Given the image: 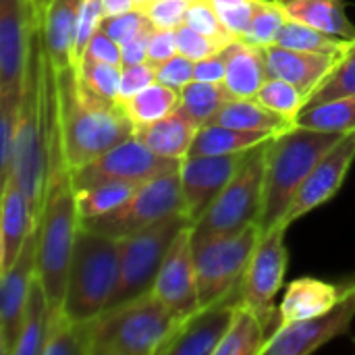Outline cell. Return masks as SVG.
<instances>
[{
	"label": "cell",
	"mask_w": 355,
	"mask_h": 355,
	"mask_svg": "<svg viewBox=\"0 0 355 355\" xmlns=\"http://www.w3.org/2000/svg\"><path fill=\"white\" fill-rule=\"evenodd\" d=\"M44 42L42 27L35 23L29 42V56L23 81V100L19 129L12 148L10 177L23 191L33 223L40 220L46 196V168H48V129H46V100H44Z\"/></svg>",
	"instance_id": "cell-1"
},
{
	"label": "cell",
	"mask_w": 355,
	"mask_h": 355,
	"mask_svg": "<svg viewBox=\"0 0 355 355\" xmlns=\"http://www.w3.org/2000/svg\"><path fill=\"white\" fill-rule=\"evenodd\" d=\"M343 137L337 131L293 127L270 139L264 175V202L258 225L264 231L283 225L295 196L320 162V158Z\"/></svg>",
	"instance_id": "cell-2"
},
{
	"label": "cell",
	"mask_w": 355,
	"mask_h": 355,
	"mask_svg": "<svg viewBox=\"0 0 355 355\" xmlns=\"http://www.w3.org/2000/svg\"><path fill=\"white\" fill-rule=\"evenodd\" d=\"M181 320L148 291L85 322L87 355H160Z\"/></svg>",
	"instance_id": "cell-3"
},
{
	"label": "cell",
	"mask_w": 355,
	"mask_h": 355,
	"mask_svg": "<svg viewBox=\"0 0 355 355\" xmlns=\"http://www.w3.org/2000/svg\"><path fill=\"white\" fill-rule=\"evenodd\" d=\"M58 110L62 127V144L67 162L73 171L94 162L116 144L135 133L125 110L116 106H100L83 100L77 92L75 69L56 71Z\"/></svg>",
	"instance_id": "cell-4"
},
{
	"label": "cell",
	"mask_w": 355,
	"mask_h": 355,
	"mask_svg": "<svg viewBox=\"0 0 355 355\" xmlns=\"http://www.w3.org/2000/svg\"><path fill=\"white\" fill-rule=\"evenodd\" d=\"M119 239L79 225L69 264L64 314L73 322H87L108 310L119 283Z\"/></svg>",
	"instance_id": "cell-5"
},
{
	"label": "cell",
	"mask_w": 355,
	"mask_h": 355,
	"mask_svg": "<svg viewBox=\"0 0 355 355\" xmlns=\"http://www.w3.org/2000/svg\"><path fill=\"white\" fill-rule=\"evenodd\" d=\"M268 144L254 148L229 185L218 193L212 206L193 223V243L208 241L220 235L243 231L252 223H258L264 202V175Z\"/></svg>",
	"instance_id": "cell-6"
},
{
	"label": "cell",
	"mask_w": 355,
	"mask_h": 355,
	"mask_svg": "<svg viewBox=\"0 0 355 355\" xmlns=\"http://www.w3.org/2000/svg\"><path fill=\"white\" fill-rule=\"evenodd\" d=\"M260 235V225L252 223L243 231L193 243L200 308L214 306L241 289V279Z\"/></svg>",
	"instance_id": "cell-7"
},
{
	"label": "cell",
	"mask_w": 355,
	"mask_h": 355,
	"mask_svg": "<svg viewBox=\"0 0 355 355\" xmlns=\"http://www.w3.org/2000/svg\"><path fill=\"white\" fill-rule=\"evenodd\" d=\"M187 225L193 223L185 216V212H177L135 235L119 239V252H121L119 283L108 308L127 304L152 291L171 243Z\"/></svg>",
	"instance_id": "cell-8"
},
{
	"label": "cell",
	"mask_w": 355,
	"mask_h": 355,
	"mask_svg": "<svg viewBox=\"0 0 355 355\" xmlns=\"http://www.w3.org/2000/svg\"><path fill=\"white\" fill-rule=\"evenodd\" d=\"M177 212H183L179 171L146 181L121 208L89 220H81V227L112 239H123Z\"/></svg>",
	"instance_id": "cell-9"
},
{
	"label": "cell",
	"mask_w": 355,
	"mask_h": 355,
	"mask_svg": "<svg viewBox=\"0 0 355 355\" xmlns=\"http://www.w3.org/2000/svg\"><path fill=\"white\" fill-rule=\"evenodd\" d=\"M287 225H277L264 231L258 239V245L250 258L245 275L241 279V300L250 306L260 318L270 327L275 322L277 329V310L275 297L283 289L287 266H289V252L285 243Z\"/></svg>",
	"instance_id": "cell-10"
},
{
	"label": "cell",
	"mask_w": 355,
	"mask_h": 355,
	"mask_svg": "<svg viewBox=\"0 0 355 355\" xmlns=\"http://www.w3.org/2000/svg\"><path fill=\"white\" fill-rule=\"evenodd\" d=\"M181 168V160H171L152 152L135 133L116 144L112 150L96 158L94 162L73 171L75 189H85L104 181H135L146 183L154 177L175 173Z\"/></svg>",
	"instance_id": "cell-11"
},
{
	"label": "cell",
	"mask_w": 355,
	"mask_h": 355,
	"mask_svg": "<svg viewBox=\"0 0 355 355\" xmlns=\"http://www.w3.org/2000/svg\"><path fill=\"white\" fill-rule=\"evenodd\" d=\"M355 320V277L345 281V293L341 302L327 314L279 327L268 337L262 355H308L318 352L337 337H343L352 331Z\"/></svg>",
	"instance_id": "cell-12"
},
{
	"label": "cell",
	"mask_w": 355,
	"mask_h": 355,
	"mask_svg": "<svg viewBox=\"0 0 355 355\" xmlns=\"http://www.w3.org/2000/svg\"><path fill=\"white\" fill-rule=\"evenodd\" d=\"M37 256H40V220L33 223L17 260L2 272L0 283V354L12 355L21 333L23 310L37 279Z\"/></svg>",
	"instance_id": "cell-13"
},
{
	"label": "cell",
	"mask_w": 355,
	"mask_h": 355,
	"mask_svg": "<svg viewBox=\"0 0 355 355\" xmlns=\"http://www.w3.org/2000/svg\"><path fill=\"white\" fill-rule=\"evenodd\" d=\"M252 150L225 156H187L181 160L183 212L196 223L212 206L218 193L229 185Z\"/></svg>",
	"instance_id": "cell-14"
},
{
	"label": "cell",
	"mask_w": 355,
	"mask_h": 355,
	"mask_svg": "<svg viewBox=\"0 0 355 355\" xmlns=\"http://www.w3.org/2000/svg\"><path fill=\"white\" fill-rule=\"evenodd\" d=\"M191 229L193 225H187L175 237L152 287L154 295L179 320H185L187 316L200 310Z\"/></svg>",
	"instance_id": "cell-15"
},
{
	"label": "cell",
	"mask_w": 355,
	"mask_h": 355,
	"mask_svg": "<svg viewBox=\"0 0 355 355\" xmlns=\"http://www.w3.org/2000/svg\"><path fill=\"white\" fill-rule=\"evenodd\" d=\"M355 162V129L343 133V137L320 158L300 193L295 196L289 212L283 218V225L291 227L295 220L304 218L312 210L324 206L333 200L345 183V177Z\"/></svg>",
	"instance_id": "cell-16"
},
{
	"label": "cell",
	"mask_w": 355,
	"mask_h": 355,
	"mask_svg": "<svg viewBox=\"0 0 355 355\" xmlns=\"http://www.w3.org/2000/svg\"><path fill=\"white\" fill-rule=\"evenodd\" d=\"M29 0H0V94H21L33 31Z\"/></svg>",
	"instance_id": "cell-17"
},
{
	"label": "cell",
	"mask_w": 355,
	"mask_h": 355,
	"mask_svg": "<svg viewBox=\"0 0 355 355\" xmlns=\"http://www.w3.org/2000/svg\"><path fill=\"white\" fill-rule=\"evenodd\" d=\"M243 304L241 289L208 308H200L173 333L160 355H216L220 341L225 339L237 308Z\"/></svg>",
	"instance_id": "cell-18"
},
{
	"label": "cell",
	"mask_w": 355,
	"mask_h": 355,
	"mask_svg": "<svg viewBox=\"0 0 355 355\" xmlns=\"http://www.w3.org/2000/svg\"><path fill=\"white\" fill-rule=\"evenodd\" d=\"M345 283H329L314 277H302L285 287L283 302L277 308V329L306 322L331 312L343 297Z\"/></svg>",
	"instance_id": "cell-19"
},
{
	"label": "cell",
	"mask_w": 355,
	"mask_h": 355,
	"mask_svg": "<svg viewBox=\"0 0 355 355\" xmlns=\"http://www.w3.org/2000/svg\"><path fill=\"white\" fill-rule=\"evenodd\" d=\"M266 56V69L268 77L285 79L300 89H304L310 98L314 87L333 71L337 64V56L327 54H312V52H300L291 48H283L279 44L264 48Z\"/></svg>",
	"instance_id": "cell-20"
},
{
	"label": "cell",
	"mask_w": 355,
	"mask_h": 355,
	"mask_svg": "<svg viewBox=\"0 0 355 355\" xmlns=\"http://www.w3.org/2000/svg\"><path fill=\"white\" fill-rule=\"evenodd\" d=\"M83 0H52L42 19L44 50L56 71L73 67L77 21Z\"/></svg>",
	"instance_id": "cell-21"
},
{
	"label": "cell",
	"mask_w": 355,
	"mask_h": 355,
	"mask_svg": "<svg viewBox=\"0 0 355 355\" xmlns=\"http://www.w3.org/2000/svg\"><path fill=\"white\" fill-rule=\"evenodd\" d=\"M31 227L33 216L23 191L15 179H6L2 183L0 204V275L6 272L17 260Z\"/></svg>",
	"instance_id": "cell-22"
},
{
	"label": "cell",
	"mask_w": 355,
	"mask_h": 355,
	"mask_svg": "<svg viewBox=\"0 0 355 355\" xmlns=\"http://www.w3.org/2000/svg\"><path fill=\"white\" fill-rule=\"evenodd\" d=\"M268 79L264 48L235 40L227 46L225 89L231 98H256Z\"/></svg>",
	"instance_id": "cell-23"
},
{
	"label": "cell",
	"mask_w": 355,
	"mask_h": 355,
	"mask_svg": "<svg viewBox=\"0 0 355 355\" xmlns=\"http://www.w3.org/2000/svg\"><path fill=\"white\" fill-rule=\"evenodd\" d=\"M198 131H200V125H196L183 112L175 110L173 114L152 125L137 127L135 135L158 156H164L171 160H183L189 156V150L193 146Z\"/></svg>",
	"instance_id": "cell-24"
},
{
	"label": "cell",
	"mask_w": 355,
	"mask_h": 355,
	"mask_svg": "<svg viewBox=\"0 0 355 355\" xmlns=\"http://www.w3.org/2000/svg\"><path fill=\"white\" fill-rule=\"evenodd\" d=\"M287 19L355 40V23L345 12V0H275Z\"/></svg>",
	"instance_id": "cell-25"
},
{
	"label": "cell",
	"mask_w": 355,
	"mask_h": 355,
	"mask_svg": "<svg viewBox=\"0 0 355 355\" xmlns=\"http://www.w3.org/2000/svg\"><path fill=\"white\" fill-rule=\"evenodd\" d=\"M210 123L245 131H264L272 135H281L297 127V123H291L285 116L266 108L258 98H231L229 102H225V106L214 114Z\"/></svg>",
	"instance_id": "cell-26"
},
{
	"label": "cell",
	"mask_w": 355,
	"mask_h": 355,
	"mask_svg": "<svg viewBox=\"0 0 355 355\" xmlns=\"http://www.w3.org/2000/svg\"><path fill=\"white\" fill-rule=\"evenodd\" d=\"M272 133L264 131H245V129H235L227 125H216L208 123L200 127L193 146L189 150V156H225V154H237V152H248L254 150L266 141H270Z\"/></svg>",
	"instance_id": "cell-27"
},
{
	"label": "cell",
	"mask_w": 355,
	"mask_h": 355,
	"mask_svg": "<svg viewBox=\"0 0 355 355\" xmlns=\"http://www.w3.org/2000/svg\"><path fill=\"white\" fill-rule=\"evenodd\" d=\"M50 320H52L50 302L42 285V279L37 275V279L31 285L25 310H23L21 333H19L12 355H44V347L48 341V333H50Z\"/></svg>",
	"instance_id": "cell-28"
},
{
	"label": "cell",
	"mask_w": 355,
	"mask_h": 355,
	"mask_svg": "<svg viewBox=\"0 0 355 355\" xmlns=\"http://www.w3.org/2000/svg\"><path fill=\"white\" fill-rule=\"evenodd\" d=\"M121 69L119 64H108L92 58H81L75 67L77 92L83 100L100 106H116L121 89Z\"/></svg>",
	"instance_id": "cell-29"
},
{
	"label": "cell",
	"mask_w": 355,
	"mask_h": 355,
	"mask_svg": "<svg viewBox=\"0 0 355 355\" xmlns=\"http://www.w3.org/2000/svg\"><path fill=\"white\" fill-rule=\"evenodd\" d=\"M268 324L250 306L241 304L233 316V322L220 341L216 355H262L270 337Z\"/></svg>",
	"instance_id": "cell-30"
},
{
	"label": "cell",
	"mask_w": 355,
	"mask_h": 355,
	"mask_svg": "<svg viewBox=\"0 0 355 355\" xmlns=\"http://www.w3.org/2000/svg\"><path fill=\"white\" fill-rule=\"evenodd\" d=\"M283 48H291V50H300V52H312V54H327V56H337L341 58L345 52L352 50L355 40L349 37H341L297 21L287 19L285 25L281 27L277 42Z\"/></svg>",
	"instance_id": "cell-31"
},
{
	"label": "cell",
	"mask_w": 355,
	"mask_h": 355,
	"mask_svg": "<svg viewBox=\"0 0 355 355\" xmlns=\"http://www.w3.org/2000/svg\"><path fill=\"white\" fill-rule=\"evenodd\" d=\"M181 102V92L175 87H168L160 81H154L133 98L119 102V106L125 110L133 127H146L152 125L168 114H173L179 108Z\"/></svg>",
	"instance_id": "cell-32"
},
{
	"label": "cell",
	"mask_w": 355,
	"mask_h": 355,
	"mask_svg": "<svg viewBox=\"0 0 355 355\" xmlns=\"http://www.w3.org/2000/svg\"><path fill=\"white\" fill-rule=\"evenodd\" d=\"M144 183L135 181H104L85 189H77L79 220H89L121 208Z\"/></svg>",
	"instance_id": "cell-33"
},
{
	"label": "cell",
	"mask_w": 355,
	"mask_h": 355,
	"mask_svg": "<svg viewBox=\"0 0 355 355\" xmlns=\"http://www.w3.org/2000/svg\"><path fill=\"white\" fill-rule=\"evenodd\" d=\"M229 100L231 96L227 94L223 83L191 81L187 87L181 89V102L177 110L189 116L196 125L204 127Z\"/></svg>",
	"instance_id": "cell-34"
},
{
	"label": "cell",
	"mask_w": 355,
	"mask_h": 355,
	"mask_svg": "<svg viewBox=\"0 0 355 355\" xmlns=\"http://www.w3.org/2000/svg\"><path fill=\"white\" fill-rule=\"evenodd\" d=\"M297 125L310 129H322V131H337V133L352 131L355 129V94L306 108L300 114Z\"/></svg>",
	"instance_id": "cell-35"
},
{
	"label": "cell",
	"mask_w": 355,
	"mask_h": 355,
	"mask_svg": "<svg viewBox=\"0 0 355 355\" xmlns=\"http://www.w3.org/2000/svg\"><path fill=\"white\" fill-rule=\"evenodd\" d=\"M256 98L266 108L285 116L291 123H297L300 114L304 112V108L308 104V94L304 89H300L297 85H293L285 79H277V77H268Z\"/></svg>",
	"instance_id": "cell-36"
},
{
	"label": "cell",
	"mask_w": 355,
	"mask_h": 355,
	"mask_svg": "<svg viewBox=\"0 0 355 355\" xmlns=\"http://www.w3.org/2000/svg\"><path fill=\"white\" fill-rule=\"evenodd\" d=\"M352 94H355V44L349 52H345L337 60L333 71L314 87V92L308 98L306 108H312V106H318L337 98H345Z\"/></svg>",
	"instance_id": "cell-37"
},
{
	"label": "cell",
	"mask_w": 355,
	"mask_h": 355,
	"mask_svg": "<svg viewBox=\"0 0 355 355\" xmlns=\"http://www.w3.org/2000/svg\"><path fill=\"white\" fill-rule=\"evenodd\" d=\"M44 355H87L85 322H73L67 314H60L50 322Z\"/></svg>",
	"instance_id": "cell-38"
},
{
	"label": "cell",
	"mask_w": 355,
	"mask_h": 355,
	"mask_svg": "<svg viewBox=\"0 0 355 355\" xmlns=\"http://www.w3.org/2000/svg\"><path fill=\"white\" fill-rule=\"evenodd\" d=\"M21 94H0V179L2 183L10 177L15 135L21 116Z\"/></svg>",
	"instance_id": "cell-39"
},
{
	"label": "cell",
	"mask_w": 355,
	"mask_h": 355,
	"mask_svg": "<svg viewBox=\"0 0 355 355\" xmlns=\"http://www.w3.org/2000/svg\"><path fill=\"white\" fill-rule=\"evenodd\" d=\"M285 21H287V17H285L283 8L275 0H264L239 40L252 44V46H260V48L272 46L277 42V35H279L281 27L285 25Z\"/></svg>",
	"instance_id": "cell-40"
},
{
	"label": "cell",
	"mask_w": 355,
	"mask_h": 355,
	"mask_svg": "<svg viewBox=\"0 0 355 355\" xmlns=\"http://www.w3.org/2000/svg\"><path fill=\"white\" fill-rule=\"evenodd\" d=\"M220 23L233 37H241L264 0H208Z\"/></svg>",
	"instance_id": "cell-41"
},
{
	"label": "cell",
	"mask_w": 355,
	"mask_h": 355,
	"mask_svg": "<svg viewBox=\"0 0 355 355\" xmlns=\"http://www.w3.org/2000/svg\"><path fill=\"white\" fill-rule=\"evenodd\" d=\"M185 23L189 27H193L196 31H200V33H204V35L220 42L225 46H229L231 42L237 40V37H233L225 29V25L220 23L218 15L214 12V8L210 6L208 0H193L191 6H189V12H187V21Z\"/></svg>",
	"instance_id": "cell-42"
},
{
	"label": "cell",
	"mask_w": 355,
	"mask_h": 355,
	"mask_svg": "<svg viewBox=\"0 0 355 355\" xmlns=\"http://www.w3.org/2000/svg\"><path fill=\"white\" fill-rule=\"evenodd\" d=\"M104 6L102 0H83L79 21H77V33H75V48H73V69L81 62L83 52L94 37V33L100 29L104 21Z\"/></svg>",
	"instance_id": "cell-43"
},
{
	"label": "cell",
	"mask_w": 355,
	"mask_h": 355,
	"mask_svg": "<svg viewBox=\"0 0 355 355\" xmlns=\"http://www.w3.org/2000/svg\"><path fill=\"white\" fill-rule=\"evenodd\" d=\"M148 25H152V21L148 19V15L139 8L123 12V15H114V17H104L100 29L112 37L119 46H123L125 42H129L131 37H135L139 31H144Z\"/></svg>",
	"instance_id": "cell-44"
},
{
	"label": "cell",
	"mask_w": 355,
	"mask_h": 355,
	"mask_svg": "<svg viewBox=\"0 0 355 355\" xmlns=\"http://www.w3.org/2000/svg\"><path fill=\"white\" fill-rule=\"evenodd\" d=\"M193 0H152L144 8L156 29H179L187 21V12Z\"/></svg>",
	"instance_id": "cell-45"
},
{
	"label": "cell",
	"mask_w": 355,
	"mask_h": 355,
	"mask_svg": "<svg viewBox=\"0 0 355 355\" xmlns=\"http://www.w3.org/2000/svg\"><path fill=\"white\" fill-rule=\"evenodd\" d=\"M177 46H179V54L187 56L193 62L204 60V58L220 52L223 48H227L225 44H220V42H216V40L196 31L187 23L177 29Z\"/></svg>",
	"instance_id": "cell-46"
},
{
	"label": "cell",
	"mask_w": 355,
	"mask_h": 355,
	"mask_svg": "<svg viewBox=\"0 0 355 355\" xmlns=\"http://www.w3.org/2000/svg\"><path fill=\"white\" fill-rule=\"evenodd\" d=\"M156 79V64L152 62H137V64H123L121 69V89H119V102H125L152 85Z\"/></svg>",
	"instance_id": "cell-47"
},
{
	"label": "cell",
	"mask_w": 355,
	"mask_h": 355,
	"mask_svg": "<svg viewBox=\"0 0 355 355\" xmlns=\"http://www.w3.org/2000/svg\"><path fill=\"white\" fill-rule=\"evenodd\" d=\"M193 69H196V62L193 60H189L183 54H175L173 58H168V60H164L162 64L156 67V79L160 83H164V85L175 87V89L181 92L191 81H196Z\"/></svg>",
	"instance_id": "cell-48"
},
{
	"label": "cell",
	"mask_w": 355,
	"mask_h": 355,
	"mask_svg": "<svg viewBox=\"0 0 355 355\" xmlns=\"http://www.w3.org/2000/svg\"><path fill=\"white\" fill-rule=\"evenodd\" d=\"M175 54H179V46H177V29H156L150 35V44H148V62L152 64H162L164 60L173 58Z\"/></svg>",
	"instance_id": "cell-49"
},
{
	"label": "cell",
	"mask_w": 355,
	"mask_h": 355,
	"mask_svg": "<svg viewBox=\"0 0 355 355\" xmlns=\"http://www.w3.org/2000/svg\"><path fill=\"white\" fill-rule=\"evenodd\" d=\"M83 58H92V60H100V62H108V64H119L123 67V52H121V46L108 37L102 29H98L94 33V37L89 40L85 52H83Z\"/></svg>",
	"instance_id": "cell-50"
},
{
	"label": "cell",
	"mask_w": 355,
	"mask_h": 355,
	"mask_svg": "<svg viewBox=\"0 0 355 355\" xmlns=\"http://www.w3.org/2000/svg\"><path fill=\"white\" fill-rule=\"evenodd\" d=\"M227 75V48H223L220 52L198 60L196 69H193V77L196 81H208V83H223Z\"/></svg>",
	"instance_id": "cell-51"
},
{
	"label": "cell",
	"mask_w": 355,
	"mask_h": 355,
	"mask_svg": "<svg viewBox=\"0 0 355 355\" xmlns=\"http://www.w3.org/2000/svg\"><path fill=\"white\" fill-rule=\"evenodd\" d=\"M152 31H154V25H148L144 31H139L135 37H131L129 42H125L121 46L123 64H137V62H146L148 60V44H150Z\"/></svg>",
	"instance_id": "cell-52"
},
{
	"label": "cell",
	"mask_w": 355,
	"mask_h": 355,
	"mask_svg": "<svg viewBox=\"0 0 355 355\" xmlns=\"http://www.w3.org/2000/svg\"><path fill=\"white\" fill-rule=\"evenodd\" d=\"M104 6V15L106 17H114V15H123L129 10H135V2L133 0H102Z\"/></svg>",
	"instance_id": "cell-53"
},
{
	"label": "cell",
	"mask_w": 355,
	"mask_h": 355,
	"mask_svg": "<svg viewBox=\"0 0 355 355\" xmlns=\"http://www.w3.org/2000/svg\"><path fill=\"white\" fill-rule=\"evenodd\" d=\"M52 0H29V4H31V12H33V21L37 23V25H42V19H44V12H46V8H48V4H50Z\"/></svg>",
	"instance_id": "cell-54"
},
{
	"label": "cell",
	"mask_w": 355,
	"mask_h": 355,
	"mask_svg": "<svg viewBox=\"0 0 355 355\" xmlns=\"http://www.w3.org/2000/svg\"><path fill=\"white\" fill-rule=\"evenodd\" d=\"M133 2H135V6H137L139 10H144L146 6H150V2H152V0H133Z\"/></svg>",
	"instance_id": "cell-55"
}]
</instances>
